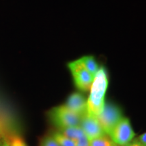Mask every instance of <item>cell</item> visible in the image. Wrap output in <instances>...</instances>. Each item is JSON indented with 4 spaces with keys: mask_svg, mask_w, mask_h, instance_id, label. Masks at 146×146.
<instances>
[{
    "mask_svg": "<svg viewBox=\"0 0 146 146\" xmlns=\"http://www.w3.org/2000/svg\"><path fill=\"white\" fill-rule=\"evenodd\" d=\"M108 76L106 69L100 67L94 76L90 94L87 100V114L97 117L103 111L105 105V96L108 87Z\"/></svg>",
    "mask_w": 146,
    "mask_h": 146,
    "instance_id": "1",
    "label": "cell"
},
{
    "mask_svg": "<svg viewBox=\"0 0 146 146\" xmlns=\"http://www.w3.org/2000/svg\"><path fill=\"white\" fill-rule=\"evenodd\" d=\"M49 119L58 129L80 126L82 116L69 110L65 105L53 108L48 112Z\"/></svg>",
    "mask_w": 146,
    "mask_h": 146,
    "instance_id": "2",
    "label": "cell"
},
{
    "mask_svg": "<svg viewBox=\"0 0 146 146\" xmlns=\"http://www.w3.org/2000/svg\"><path fill=\"white\" fill-rule=\"evenodd\" d=\"M67 66L72 74L76 88L81 91H89L94 81V76L85 68L79 58L69 62Z\"/></svg>",
    "mask_w": 146,
    "mask_h": 146,
    "instance_id": "3",
    "label": "cell"
},
{
    "mask_svg": "<svg viewBox=\"0 0 146 146\" xmlns=\"http://www.w3.org/2000/svg\"><path fill=\"white\" fill-rule=\"evenodd\" d=\"M124 117L121 109L112 103H105L101 114L97 116L100 126L107 135Z\"/></svg>",
    "mask_w": 146,
    "mask_h": 146,
    "instance_id": "4",
    "label": "cell"
},
{
    "mask_svg": "<svg viewBox=\"0 0 146 146\" xmlns=\"http://www.w3.org/2000/svg\"><path fill=\"white\" fill-rule=\"evenodd\" d=\"M135 135L130 120L124 116L114 127L108 136L117 145L125 146L135 139Z\"/></svg>",
    "mask_w": 146,
    "mask_h": 146,
    "instance_id": "5",
    "label": "cell"
},
{
    "mask_svg": "<svg viewBox=\"0 0 146 146\" xmlns=\"http://www.w3.org/2000/svg\"><path fill=\"white\" fill-rule=\"evenodd\" d=\"M80 127L82 128L89 140L106 135L100 126L97 118L87 113L81 117Z\"/></svg>",
    "mask_w": 146,
    "mask_h": 146,
    "instance_id": "6",
    "label": "cell"
},
{
    "mask_svg": "<svg viewBox=\"0 0 146 146\" xmlns=\"http://www.w3.org/2000/svg\"><path fill=\"white\" fill-rule=\"evenodd\" d=\"M64 105L73 112L81 116L87 113V100L81 93L74 92L70 95Z\"/></svg>",
    "mask_w": 146,
    "mask_h": 146,
    "instance_id": "7",
    "label": "cell"
},
{
    "mask_svg": "<svg viewBox=\"0 0 146 146\" xmlns=\"http://www.w3.org/2000/svg\"><path fill=\"white\" fill-rule=\"evenodd\" d=\"M58 131L62 133L64 135L68 137L70 139L74 140V141H77L78 139L85 135L83 129L80 126L75 127H68L63 129H58Z\"/></svg>",
    "mask_w": 146,
    "mask_h": 146,
    "instance_id": "8",
    "label": "cell"
},
{
    "mask_svg": "<svg viewBox=\"0 0 146 146\" xmlns=\"http://www.w3.org/2000/svg\"><path fill=\"white\" fill-rule=\"evenodd\" d=\"M80 61L82 63L85 68L91 73L92 75L95 76L100 69L99 65L93 56H85L79 58Z\"/></svg>",
    "mask_w": 146,
    "mask_h": 146,
    "instance_id": "9",
    "label": "cell"
},
{
    "mask_svg": "<svg viewBox=\"0 0 146 146\" xmlns=\"http://www.w3.org/2000/svg\"><path fill=\"white\" fill-rule=\"evenodd\" d=\"M51 135L60 146H76V141L64 135L60 131H55Z\"/></svg>",
    "mask_w": 146,
    "mask_h": 146,
    "instance_id": "10",
    "label": "cell"
},
{
    "mask_svg": "<svg viewBox=\"0 0 146 146\" xmlns=\"http://www.w3.org/2000/svg\"><path fill=\"white\" fill-rule=\"evenodd\" d=\"M89 146H118L108 135H105L89 140Z\"/></svg>",
    "mask_w": 146,
    "mask_h": 146,
    "instance_id": "11",
    "label": "cell"
},
{
    "mask_svg": "<svg viewBox=\"0 0 146 146\" xmlns=\"http://www.w3.org/2000/svg\"><path fill=\"white\" fill-rule=\"evenodd\" d=\"M39 146H60L52 135L45 136L41 139Z\"/></svg>",
    "mask_w": 146,
    "mask_h": 146,
    "instance_id": "12",
    "label": "cell"
},
{
    "mask_svg": "<svg viewBox=\"0 0 146 146\" xmlns=\"http://www.w3.org/2000/svg\"><path fill=\"white\" fill-rule=\"evenodd\" d=\"M10 143V146H27L25 141L20 137L16 136L12 139Z\"/></svg>",
    "mask_w": 146,
    "mask_h": 146,
    "instance_id": "13",
    "label": "cell"
},
{
    "mask_svg": "<svg viewBox=\"0 0 146 146\" xmlns=\"http://www.w3.org/2000/svg\"><path fill=\"white\" fill-rule=\"evenodd\" d=\"M76 146H89V139L87 137L86 135L77 141H76Z\"/></svg>",
    "mask_w": 146,
    "mask_h": 146,
    "instance_id": "14",
    "label": "cell"
},
{
    "mask_svg": "<svg viewBox=\"0 0 146 146\" xmlns=\"http://www.w3.org/2000/svg\"><path fill=\"white\" fill-rule=\"evenodd\" d=\"M137 139L143 146H146V133L140 135L138 137H137Z\"/></svg>",
    "mask_w": 146,
    "mask_h": 146,
    "instance_id": "15",
    "label": "cell"
},
{
    "mask_svg": "<svg viewBox=\"0 0 146 146\" xmlns=\"http://www.w3.org/2000/svg\"><path fill=\"white\" fill-rule=\"evenodd\" d=\"M125 146H143L142 144L138 141V139L137 138L133 139L129 144H127Z\"/></svg>",
    "mask_w": 146,
    "mask_h": 146,
    "instance_id": "16",
    "label": "cell"
},
{
    "mask_svg": "<svg viewBox=\"0 0 146 146\" xmlns=\"http://www.w3.org/2000/svg\"><path fill=\"white\" fill-rule=\"evenodd\" d=\"M0 146H10V145L4 137H0Z\"/></svg>",
    "mask_w": 146,
    "mask_h": 146,
    "instance_id": "17",
    "label": "cell"
}]
</instances>
